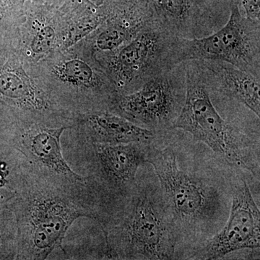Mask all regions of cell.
Returning a JSON list of instances; mask_svg holds the SVG:
<instances>
[{
    "instance_id": "obj_8",
    "label": "cell",
    "mask_w": 260,
    "mask_h": 260,
    "mask_svg": "<svg viewBox=\"0 0 260 260\" xmlns=\"http://www.w3.org/2000/svg\"><path fill=\"white\" fill-rule=\"evenodd\" d=\"M186 94L183 63L164 70L132 93H117L109 111L155 133L172 129Z\"/></svg>"
},
{
    "instance_id": "obj_13",
    "label": "cell",
    "mask_w": 260,
    "mask_h": 260,
    "mask_svg": "<svg viewBox=\"0 0 260 260\" xmlns=\"http://www.w3.org/2000/svg\"><path fill=\"white\" fill-rule=\"evenodd\" d=\"M68 129L15 119L13 142L25 157L22 167L67 182L85 183L86 177L73 172L61 153V135Z\"/></svg>"
},
{
    "instance_id": "obj_6",
    "label": "cell",
    "mask_w": 260,
    "mask_h": 260,
    "mask_svg": "<svg viewBox=\"0 0 260 260\" xmlns=\"http://www.w3.org/2000/svg\"><path fill=\"white\" fill-rule=\"evenodd\" d=\"M173 66L190 60L225 61L260 77V23L246 18L234 0H230L226 23L202 38H176L172 49Z\"/></svg>"
},
{
    "instance_id": "obj_18",
    "label": "cell",
    "mask_w": 260,
    "mask_h": 260,
    "mask_svg": "<svg viewBox=\"0 0 260 260\" xmlns=\"http://www.w3.org/2000/svg\"><path fill=\"white\" fill-rule=\"evenodd\" d=\"M25 0H0V47L8 45L23 18Z\"/></svg>"
},
{
    "instance_id": "obj_4",
    "label": "cell",
    "mask_w": 260,
    "mask_h": 260,
    "mask_svg": "<svg viewBox=\"0 0 260 260\" xmlns=\"http://www.w3.org/2000/svg\"><path fill=\"white\" fill-rule=\"evenodd\" d=\"M185 70L184 105L172 129L189 133L195 141L208 145L219 158L233 167L246 169L256 175L259 170L251 153V140L220 115L210 98L196 60L183 62Z\"/></svg>"
},
{
    "instance_id": "obj_16",
    "label": "cell",
    "mask_w": 260,
    "mask_h": 260,
    "mask_svg": "<svg viewBox=\"0 0 260 260\" xmlns=\"http://www.w3.org/2000/svg\"><path fill=\"white\" fill-rule=\"evenodd\" d=\"M74 130L80 143L149 145L157 133L142 127L109 110L81 114L75 118Z\"/></svg>"
},
{
    "instance_id": "obj_5",
    "label": "cell",
    "mask_w": 260,
    "mask_h": 260,
    "mask_svg": "<svg viewBox=\"0 0 260 260\" xmlns=\"http://www.w3.org/2000/svg\"><path fill=\"white\" fill-rule=\"evenodd\" d=\"M80 143L88 167L87 185L95 203L96 220L103 225L134 190L137 172L146 162L148 145Z\"/></svg>"
},
{
    "instance_id": "obj_14",
    "label": "cell",
    "mask_w": 260,
    "mask_h": 260,
    "mask_svg": "<svg viewBox=\"0 0 260 260\" xmlns=\"http://www.w3.org/2000/svg\"><path fill=\"white\" fill-rule=\"evenodd\" d=\"M260 212L245 181L233 194L226 225L200 249L195 259H217L244 249L260 246Z\"/></svg>"
},
{
    "instance_id": "obj_7",
    "label": "cell",
    "mask_w": 260,
    "mask_h": 260,
    "mask_svg": "<svg viewBox=\"0 0 260 260\" xmlns=\"http://www.w3.org/2000/svg\"><path fill=\"white\" fill-rule=\"evenodd\" d=\"M146 162L153 166L160 181L162 204L173 221L189 228L215 219L220 208L218 190L181 169L172 149L150 150Z\"/></svg>"
},
{
    "instance_id": "obj_2",
    "label": "cell",
    "mask_w": 260,
    "mask_h": 260,
    "mask_svg": "<svg viewBox=\"0 0 260 260\" xmlns=\"http://www.w3.org/2000/svg\"><path fill=\"white\" fill-rule=\"evenodd\" d=\"M27 66L42 88L75 118L109 110L118 93L83 39L67 49L54 51L37 64Z\"/></svg>"
},
{
    "instance_id": "obj_9",
    "label": "cell",
    "mask_w": 260,
    "mask_h": 260,
    "mask_svg": "<svg viewBox=\"0 0 260 260\" xmlns=\"http://www.w3.org/2000/svg\"><path fill=\"white\" fill-rule=\"evenodd\" d=\"M176 38L150 21L129 42L97 59L118 93H132L152 77L175 67L171 56Z\"/></svg>"
},
{
    "instance_id": "obj_15",
    "label": "cell",
    "mask_w": 260,
    "mask_h": 260,
    "mask_svg": "<svg viewBox=\"0 0 260 260\" xmlns=\"http://www.w3.org/2000/svg\"><path fill=\"white\" fill-rule=\"evenodd\" d=\"M107 16L83 39L98 59L129 42L150 21L144 0H109L104 4Z\"/></svg>"
},
{
    "instance_id": "obj_10",
    "label": "cell",
    "mask_w": 260,
    "mask_h": 260,
    "mask_svg": "<svg viewBox=\"0 0 260 260\" xmlns=\"http://www.w3.org/2000/svg\"><path fill=\"white\" fill-rule=\"evenodd\" d=\"M0 103L18 120L70 129L74 126L75 116L42 88L10 46L0 48Z\"/></svg>"
},
{
    "instance_id": "obj_1",
    "label": "cell",
    "mask_w": 260,
    "mask_h": 260,
    "mask_svg": "<svg viewBox=\"0 0 260 260\" xmlns=\"http://www.w3.org/2000/svg\"><path fill=\"white\" fill-rule=\"evenodd\" d=\"M17 258L45 259L61 246L70 225L80 217L96 220L87 185L73 184L21 167L13 202Z\"/></svg>"
},
{
    "instance_id": "obj_11",
    "label": "cell",
    "mask_w": 260,
    "mask_h": 260,
    "mask_svg": "<svg viewBox=\"0 0 260 260\" xmlns=\"http://www.w3.org/2000/svg\"><path fill=\"white\" fill-rule=\"evenodd\" d=\"M150 21L183 39L207 37L226 23L230 0H144Z\"/></svg>"
},
{
    "instance_id": "obj_3",
    "label": "cell",
    "mask_w": 260,
    "mask_h": 260,
    "mask_svg": "<svg viewBox=\"0 0 260 260\" xmlns=\"http://www.w3.org/2000/svg\"><path fill=\"white\" fill-rule=\"evenodd\" d=\"M162 202L146 189L132 192L103 225L109 256L123 259H173L176 239Z\"/></svg>"
},
{
    "instance_id": "obj_12",
    "label": "cell",
    "mask_w": 260,
    "mask_h": 260,
    "mask_svg": "<svg viewBox=\"0 0 260 260\" xmlns=\"http://www.w3.org/2000/svg\"><path fill=\"white\" fill-rule=\"evenodd\" d=\"M25 64H37L69 47L68 19L60 5L30 1L9 45Z\"/></svg>"
},
{
    "instance_id": "obj_17",
    "label": "cell",
    "mask_w": 260,
    "mask_h": 260,
    "mask_svg": "<svg viewBox=\"0 0 260 260\" xmlns=\"http://www.w3.org/2000/svg\"><path fill=\"white\" fill-rule=\"evenodd\" d=\"M208 88L237 101L260 116V77L225 61L196 60Z\"/></svg>"
},
{
    "instance_id": "obj_19",
    "label": "cell",
    "mask_w": 260,
    "mask_h": 260,
    "mask_svg": "<svg viewBox=\"0 0 260 260\" xmlns=\"http://www.w3.org/2000/svg\"><path fill=\"white\" fill-rule=\"evenodd\" d=\"M246 18L260 23V0H234Z\"/></svg>"
},
{
    "instance_id": "obj_20",
    "label": "cell",
    "mask_w": 260,
    "mask_h": 260,
    "mask_svg": "<svg viewBox=\"0 0 260 260\" xmlns=\"http://www.w3.org/2000/svg\"><path fill=\"white\" fill-rule=\"evenodd\" d=\"M89 1L91 2L92 3L97 5V6H100V5L104 4L106 2L109 1V0H89Z\"/></svg>"
}]
</instances>
